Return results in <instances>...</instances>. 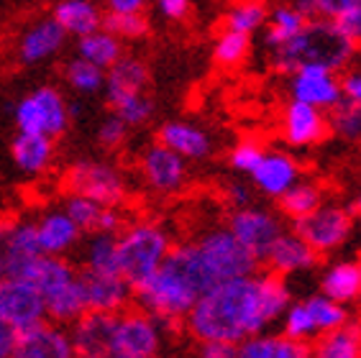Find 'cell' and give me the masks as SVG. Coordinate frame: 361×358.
<instances>
[{
	"instance_id": "55",
	"label": "cell",
	"mask_w": 361,
	"mask_h": 358,
	"mask_svg": "<svg viewBox=\"0 0 361 358\" xmlns=\"http://www.w3.org/2000/svg\"><path fill=\"white\" fill-rule=\"evenodd\" d=\"M108 11H113V13H144V0H111Z\"/></svg>"
},
{
	"instance_id": "2",
	"label": "cell",
	"mask_w": 361,
	"mask_h": 358,
	"mask_svg": "<svg viewBox=\"0 0 361 358\" xmlns=\"http://www.w3.org/2000/svg\"><path fill=\"white\" fill-rule=\"evenodd\" d=\"M354 51V44L343 39L331 21L307 18L302 31L292 42L274 49V64H277V69L292 72V75L302 67H320L336 75L338 69H343L351 62Z\"/></svg>"
},
{
	"instance_id": "25",
	"label": "cell",
	"mask_w": 361,
	"mask_h": 358,
	"mask_svg": "<svg viewBox=\"0 0 361 358\" xmlns=\"http://www.w3.org/2000/svg\"><path fill=\"white\" fill-rule=\"evenodd\" d=\"M77 268L72 266L64 256H39L31 266L23 271L21 279H26L31 287H36V292L42 297L51 295L54 290L64 287V284L75 282Z\"/></svg>"
},
{
	"instance_id": "37",
	"label": "cell",
	"mask_w": 361,
	"mask_h": 358,
	"mask_svg": "<svg viewBox=\"0 0 361 358\" xmlns=\"http://www.w3.org/2000/svg\"><path fill=\"white\" fill-rule=\"evenodd\" d=\"M279 202H282V213L290 221H300V218L315 213L323 205V192H320V187L313 185V182H298V185H292L279 197Z\"/></svg>"
},
{
	"instance_id": "44",
	"label": "cell",
	"mask_w": 361,
	"mask_h": 358,
	"mask_svg": "<svg viewBox=\"0 0 361 358\" xmlns=\"http://www.w3.org/2000/svg\"><path fill=\"white\" fill-rule=\"evenodd\" d=\"M103 213V207L95 205L92 200H85V197H77V195H70V200H67V207H64V215L80 228V233L82 230H90L95 233V226H97V218Z\"/></svg>"
},
{
	"instance_id": "29",
	"label": "cell",
	"mask_w": 361,
	"mask_h": 358,
	"mask_svg": "<svg viewBox=\"0 0 361 358\" xmlns=\"http://www.w3.org/2000/svg\"><path fill=\"white\" fill-rule=\"evenodd\" d=\"M320 295L338 304L354 302L361 295V268L356 261H338L328 268L320 282Z\"/></svg>"
},
{
	"instance_id": "26",
	"label": "cell",
	"mask_w": 361,
	"mask_h": 358,
	"mask_svg": "<svg viewBox=\"0 0 361 358\" xmlns=\"http://www.w3.org/2000/svg\"><path fill=\"white\" fill-rule=\"evenodd\" d=\"M51 18L64 34H75L80 39L95 34L103 23L100 8L95 3H87V0H62V3H56Z\"/></svg>"
},
{
	"instance_id": "14",
	"label": "cell",
	"mask_w": 361,
	"mask_h": 358,
	"mask_svg": "<svg viewBox=\"0 0 361 358\" xmlns=\"http://www.w3.org/2000/svg\"><path fill=\"white\" fill-rule=\"evenodd\" d=\"M116 315L85 312L77 323L67 328L75 358H111Z\"/></svg>"
},
{
	"instance_id": "54",
	"label": "cell",
	"mask_w": 361,
	"mask_h": 358,
	"mask_svg": "<svg viewBox=\"0 0 361 358\" xmlns=\"http://www.w3.org/2000/svg\"><path fill=\"white\" fill-rule=\"evenodd\" d=\"M16 338H18V333H16L13 328H8V325L0 320V358H13Z\"/></svg>"
},
{
	"instance_id": "22",
	"label": "cell",
	"mask_w": 361,
	"mask_h": 358,
	"mask_svg": "<svg viewBox=\"0 0 361 358\" xmlns=\"http://www.w3.org/2000/svg\"><path fill=\"white\" fill-rule=\"evenodd\" d=\"M36 226V241L42 248L44 256H64L80 241V228L64 215V210H54L47 213Z\"/></svg>"
},
{
	"instance_id": "24",
	"label": "cell",
	"mask_w": 361,
	"mask_h": 358,
	"mask_svg": "<svg viewBox=\"0 0 361 358\" xmlns=\"http://www.w3.org/2000/svg\"><path fill=\"white\" fill-rule=\"evenodd\" d=\"M159 144L169 152H174L180 159H202L210 154L208 133L192 123L172 121L159 128Z\"/></svg>"
},
{
	"instance_id": "12",
	"label": "cell",
	"mask_w": 361,
	"mask_h": 358,
	"mask_svg": "<svg viewBox=\"0 0 361 358\" xmlns=\"http://www.w3.org/2000/svg\"><path fill=\"white\" fill-rule=\"evenodd\" d=\"M42 256L36 241V226L23 221H0V279L23 276Z\"/></svg>"
},
{
	"instance_id": "16",
	"label": "cell",
	"mask_w": 361,
	"mask_h": 358,
	"mask_svg": "<svg viewBox=\"0 0 361 358\" xmlns=\"http://www.w3.org/2000/svg\"><path fill=\"white\" fill-rule=\"evenodd\" d=\"M13 358H75L70 333L62 325L44 323L18 333Z\"/></svg>"
},
{
	"instance_id": "15",
	"label": "cell",
	"mask_w": 361,
	"mask_h": 358,
	"mask_svg": "<svg viewBox=\"0 0 361 358\" xmlns=\"http://www.w3.org/2000/svg\"><path fill=\"white\" fill-rule=\"evenodd\" d=\"M290 92L295 103L310 105L315 111H331L343 100L341 95V80L320 67H302L292 75Z\"/></svg>"
},
{
	"instance_id": "51",
	"label": "cell",
	"mask_w": 361,
	"mask_h": 358,
	"mask_svg": "<svg viewBox=\"0 0 361 358\" xmlns=\"http://www.w3.org/2000/svg\"><path fill=\"white\" fill-rule=\"evenodd\" d=\"M341 95H343V100L361 103V69H351V72L343 75V80H341Z\"/></svg>"
},
{
	"instance_id": "28",
	"label": "cell",
	"mask_w": 361,
	"mask_h": 358,
	"mask_svg": "<svg viewBox=\"0 0 361 358\" xmlns=\"http://www.w3.org/2000/svg\"><path fill=\"white\" fill-rule=\"evenodd\" d=\"M11 154L18 169L26 174H42L51 164L54 156V144L47 136H31V133H18L11 144Z\"/></svg>"
},
{
	"instance_id": "33",
	"label": "cell",
	"mask_w": 361,
	"mask_h": 358,
	"mask_svg": "<svg viewBox=\"0 0 361 358\" xmlns=\"http://www.w3.org/2000/svg\"><path fill=\"white\" fill-rule=\"evenodd\" d=\"M310 358H361V328L348 323L320 335Z\"/></svg>"
},
{
	"instance_id": "42",
	"label": "cell",
	"mask_w": 361,
	"mask_h": 358,
	"mask_svg": "<svg viewBox=\"0 0 361 358\" xmlns=\"http://www.w3.org/2000/svg\"><path fill=\"white\" fill-rule=\"evenodd\" d=\"M282 333H285L287 340H295V343H302V345L318 335L313 320H310L302 302H290V307L282 315Z\"/></svg>"
},
{
	"instance_id": "18",
	"label": "cell",
	"mask_w": 361,
	"mask_h": 358,
	"mask_svg": "<svg viewBox=\"0 0 361 358\" xmlns=\"http://www.w3.org/2000/svg\"><path fill=\"white\" fill-rule=\"evenodd\" d=\"M141 169H144V177L149 179V185L159 192L177 190L185 182V174H188L185 159L164 149L161 144H154L146 149L144 159H141Z\"/></svg>"
},
{
	"instance_id": "8",
	"label": "cell",
	"mask_w": 361,
	"mask_h": 358,
	"mask_svg": "<svg viewBox=\"0 0 361 358\" xmlns=\"http://www.w3.org/2000/svg\"><path fill=\"white\" fill-rule=\"evenodd\" d=\"M67 123H70L67 103L54 87H39L34 95H26L16 105L18 133L54 138L67 128Z\"/></svg>"
},
{
	"instance_id": "32",
	"label": "cell",
	"mask_w": 361,
	"mask_h": 358,
	"mask_svg": "<svg viewBox=\"0 0 361 358\" xmlns=\"http://www.w3.org/2000/svg\"><path fill=\"white\" fill-rule=\"evenodd\" d=\"M77 51H80L77 59H82V62L92 64V67H97V69H103V72L111 69L113 64L123 56L121 42L116 36L105 34L103 28H97L95 34H90V36H82L80 44H77Z\"/></svg>"
},
{
	"instance_id": "45",
	"label": "cell",
	"mask_w": 361,
	"mask_h": 358,
	"mask_svg": "<svg viewBox=\"0 0 361 358\" xmlns=\"http://www.w3.org/2000/svg\"><path fill=\"white\" fill-rule=\"evenodd\" d=\"M249 36L243 34H233V31H223L216 42V59L221 64H238L243 56L249 54Z\"/></svg>"
},
{
	"instance_id": "31",
	"label": "cell",
	"mask_w": 361,
	"mask_h": 358,
	"mask_svg": "<svg viewBox=\"0 0 361 358\" xmlns=\"http://www.w3.org/2000/svg\"><path fill=\"white\" fill-rule=\"evenodd\" d=\"M307 345L287 340L285 335H251L238 343V358H307Z\"/></svg>"
},
{
	"instance_id": "46",
	"label": "cell",
	"mask_w": 361,
	"mask_h": 358,
	"mask_svg": "<svg viewBox=\"0 0 361 358\" xmlns=\"http://www.w3.org/2000/svg\"><path fill=\"white\" fill-rule=\"evenodd\" d=\"M264 149L254 141H241V144L231 152V166L236 169V172H243V174H254L257 172V166L262 164V159H264Z\"/></svg>"
},
{
	"instance_id": "4",
	"label": "cell",
	"mask_w": 361,
	"mask_h": 358,
	"mask_svg": "<svg viewBox=\"0 0 361 358\" xmlns=\"http://www.w3.org/2000/svg\"><path fill=\"white\" fill-rule=\"evenodd\" d=\"M133 300L141 312L154 317L159 325H174L185 323V317L190 315L200 297L174 268L161 264L157 274L133 290Z\"/></svg>"
},
{
	"instance_id": "41",
	"label": "cell",
	"mask_w": 361,
	"mask_h": 358,
	"mask_svg": "<svg viewBox=\"0 0 361 358\" xmlns=\"http://www.w3.org/2000/svg\"><path fill=\"white\" fill-rule=\"evenodd\" d=\"M105 34L116 36V39H139L149 31V21L144 13H103V23H100Z\"/></svg>"
},
{
	"instance_id": "21",
	"label": "cell",
	"mask_w": 361,
	"mask_h": 358,
	"mask_svg": "<svg viewBox=\"0 0 361 358\" xmlns=\"http://www.w3.org/2000/svg\"><path fill=\"white\" fill-rule=\"evenodd\" d=\"M254 185L269 197H282L292 185L300 182V166L295 164V159L287 156L282 152L264 154L262 164L257 166V172L251 174Z\"/></svg>"
},
{
	"instance_id": "50",
	"label": "cell",
	"mask_w": 361,
	"mask_h": 358,
	"mask_svg": "<svg viewBox=\"0 0 361 358\" xmlns=\"http://www.w3.org/2000/svg\"><path fill=\"white\" fill-rule=\"evenodd\" d=\"M200 358H238V345L223 340H205L200 343Z\"/></svg>"
},
{
	"instance_id": "11",
	"label": "cell",
	"mask_w": 361,
	"mask_h": 358,
	"mask_svg": "<svg viewBox=\"0 0 361 358\" xmlns=\"http://www.w3.org/2000/svg\"><path fill=\"white\" fill-rule=\"evenodd\" d=\"M228 230L259 264L267 259L271 243L285 233V228H282L277 215H271L264 207H254V205L236 210V213L231 215Z\"/></svg>"
},
{
	"instance_id": "27",
	"label": "cell",
	"mask_w": 361,
	"mask_h": 358,
	"mask_svg": "<svg viewBox=\"0 0 361 358\" xmlns=\"http://www.w3.org/2000/svg\"><path fill=\"white\" fill-rule=\"evenodd\" d=\"M44 310H47L49 323L62 325V328H70L72 323H77L87 312L77 276L75 282L64 284V287H59V290H54L51 295L44 297Z\"/></svg>"
},
{
	"instance_id": "43",
	"label": "cell",
	"mask_w": 361,
	"mask_h": 358,
	"mask_svg": "<svg viewBox=\"0 0 361 358\" xmlns=\"http://www.w3.org/2000/svg\"><path fill=\"white\" fill-rule=\"evenodd\" d=\"M67 80H70V85L77 90V92H82V95H95V92H100L105 85V72L103 69L92 67V64L82 62V59H75V62H70V67H67Z\"/></svg>"
},
{
	"instance_id": "13",
	"label": "cell",
	"mask_w": 361,
	"mask_h": 358,
	"mask_svg": "<svg viewBox=\"0 0 361 358\" xmlns=\"http://www.w3.org/2000/svg\"><path fill=\"white\" fill-rule=\"evenodd\" d=\"M77 282L82 290L87 312L118 315V312L128 310V302L133 300V290L123 282L121 274H95V271L80 268Z\"/></svg>"
},
{
	"instance_id": "38",
	"label": "cell",
	"mask_w": 361,
	"mask_h": 358,
	"mask_svg": "<svg viewBox=\"0 0 361 358\" xmlns=\"http://www.w3.org/2000/svg\"><path fill=\"white\" fill-rule=\"evenodd\" d=\"M305 310L307 315H310V320H313L315 331L318 333H334L338 331V328H343V325H348V312L343 304L334 302V300H328V297L323 295H313L307 297L305 302Z\"/></svg>"
},
{
	"instance_id": "30",
	"label": "cell",
	"mask_w": 361,
	"mask_h": 358,
	"mask_svg": "<svg viewBox=\"0 0 361 358\" xmlns=\"http://www.w3.org/2000/svg\"><path fill=\"white\" fill-rule=\"evenodd\" d=\"M64 39L67 34L56 26L54 18H44L34 28H28L26 36L21 39V59L23 62H42L62 49Z\"/></svg>"
},
{
	"instance_id": "53",
	"label": "cell",
	"mask_w": 361,
	"mask_h": 358,
	"mask_svg": "<svg viewBox=\"0 0 361 358\" xmlns=\"http://www.w3.org/2000/svg\"><path fill=\"white\" fill-rule=\"evenodd\" d=\"M121 215L111 207H103V213L97 218V226H95V233H108V235H116L121 230Z\"/></svg>"
},
{
	"instance_id": "7",
	"label": "cell",
	"mask_w": 361,
	"mask_h": 358,
	"mask_svg": "<svg viewBox=\"0 0 361 358\" xmlns=\"http://www.w3.org/2000/svg\"><path fill=\"white\" fill-rule=\"evenodd\" d=\"M351 230H354V213L343 205H320L315 213L292 221V233L313 248L315 254L343 246Z\"/></svg>"
},
{
	"instance_id": "48",
	"label": "cell",
	"mask_w": 361,
	"mask_h": 358,
	"mask_svg": "<svg viewBox=\"0 0 361 358\" xmlns=\"http://www.w3.org/2000/svg\"><path fill=\"white\" fill-rule=\"evenodd\" d=\"M152 111H154L152 100H149L146 95H139V97L126 100L123 105H118V108H116V116H118L126 125H141L149 121Z\"/></svg>"
},
{
	"instance_id": "23",
	"label": "cell",
	"mask_w": 361,
	"mask_h": 358,
	"mask_svg": "<svg viewBox=\"0 0 361 358\" xmlns=\"http://www.w3.org/2000/svg\"><path fill=\"white\" fill-rule=\"evenodd\" d=\"M326 116L310 105L292 100L285 111V138L292 146H310L326 136Z\"/></svg>"
},
{
	"instance_id": "1",
	"label": "cell",
	"mask_w": 361,
	"mask_h": 358,
	"mask_svg": "<svg viewBox=\"0 0 361 358\" xmlns=\"http://www.w3.org/2000/svg\"><path fill=\"white\" fill-rule=\"evenodd\" d=\"M185 325L200 343L223 340L238 345L251 335H262L269 325L262 315L257 276L216 284L195 302Z\"/></svg>"
},
{
	"instance_id": "39",
	"label": "cell",
	"mask_w": 361,
	"mask_h": 358,
	"mask_svg": "<svg viewBox=\"0 0 361 358\" xmlns=\"http://www.w3.org/2000/svg\"><path fill=\"white\" fill-rule=\"evenodd\" d=\"M328 131H334L338 138L346 141H361V103L341 100L326 116Z\"/></svg>"
},
{
	"instance_id": "58",
	"label": "cell",
	"mask_w": 361,
	"mask_h": 358,
	"mask_svg": "<svg viewBox=\"0 0 361 358\" xmlns=\"http://www.w3.org/2000/svg\"><path fill=\"white\" fill-rule=\"evenodd\" d=\"M359 268H361V264H359ZM359 297H361V295H359Z\"/></svg>"
},
{
	"instance_id": "40",
	"label": "cell",
	"mask_w": 361,
	"mask_h": 358,
	"mask_svg": "<svg viewBox=\"0 0 361 358\" xmlns=\"http://www.w3.org/2000/svg\"><path fill=\"white\" fill-rule=\"evenodd\" d=\"M267 8L262 3H238L226 13V31H233V34L251 36L254 31L267 23Z\"/></svg>"
},
{
	"instance_id": "6",
	"label": "cell",
	"mask_w": 361,
	"mask_h": 358,
	"mask_svg": "<svg viewBox=\"0 0 361 358\" xmlns=\"http://www.w3.org/2000/svg\"><path fill=\"white\" fill-rule=\"evenodd\" d=\"M67 187L72 195L92 200L100 207H111L126 200V185L118 169L105 161H95V159H82L67 172Z\"/></svg>"
},
{
	"instance_id": "34",
	"label": "cell",
	"mask_w": 361,
	"mask_h": 358,
	"mask_svg": "<svg viewBox=\"0 0 361 358\" xmlns=\"http://www.w3.org/2000/svg\"><path fill=\"white\" fill-rule=\"evenodd\" d=\"M307 23L305 13L298 11L295 6H279L271 11L269 16V26H267L264 42L267 47L274 51V49L285 47L287 42H292L295 36L302 31V26Z\"/></svg>"
},
{
	"instance_id": "57",
	"label": "cell",
	"mask_w": 361,
	"mask_h": 358,
	"mask_svg": "<svg viewBox=\"0 0 361 358\" xmlns=\"http://www.w3.org/2000/svg\"><path fill=\"white\" fill-rule=\"evenodd\" d=\"M351 213H359V218H361V192H359V197H356V202H354V210Z\"/></svg>"
},
{
	"instance_id": "19",
	"label": "cell",
	"mask_w": 361,
	"mask_h": 358,
	"mask_svg": "<svg viewBox=\"0 0 361 358\" xmlns=\"http://www.w3.org/2000/svg\"><path fill=\"white\" fill-rule=\"evenodd\" d=\"M164 264H167L169 268H174V271L197 292V297H202L205 292H210L218 284V279L208 268L205 259H202L197 243H180V246H172L167 259H164Z\"/></svg>"
},
{
	"instance_id": "3",
	"label": "cell",
	"mask_w": 361,
	"mask_h": 358,
	"mask_svg": "<svg viewBox=\"0 0 361 358\" xmlns=\"http://www.w3.org/2000/svg\"><path fill=\"white\" fill-rule=\"evenodd\" d=\"M116 243H118V274L131 290L141 287L149 276L159 271L172 248L167 230L157 223H136L126 228Z\"/></svg>"
},
{
	"instance_id": "35",
	"label": "cell",
	"mask_w": 361,
	"mask_h": 358,
	"mask_svg": "<svg viewBox=\"0 0 361 358\" xmlns=\"http://www.w3.org/2000/svg\"><path fill=\"white\" fill-rule=\"evenodd\" d=\"M118 235L92 233L85 246V266L95 274H118Z\"/></svg>"
},
{
	"instance_id": "10",
	"label": "cell",
	"mask_w": 361,
	"mask_h": 358,
	"mask_svg": "<svg viewBox=\"0 0 361 358\" xmlns=\"http://www.w3.org/2000/svg\"><path fill=\"white\" fill-rule=\"evenodd\" d=\"M0 320L16 333H23L44 323L47 320L44 297L21 276L0 279Z\"/></svg>"
},
{
	"instance_id": "56",
	"label": "cell",
	"mask_w": 361,
	"mask_h": 358,
	"mask_svg": "<svg viewBox=\"0 0 361 358\" xmlns=\"http://www.w3.org/2000/svg\"><path fill=\"white\" fill-rule=\"evenodd\" d=\"M228 197L231 202L236 205V210H243V207H249L251 205V195H249V187H243V185H231L228 187Z\"/></svg>"
},
{
	"instance_id": "36",
	"label": "cell",
	"mask_w": 361,
	"mask_h": 358,
	"mask_svg": "<svg viewBox=\"0 0 361 358\" xmlns=\"http://www.w3.org/2000/svg\"><path fill=\"white\" fill-rule=\"evenodd\" d=\"M259 284V302H262V315H264L267 325L277 323L279 317L285 315L290 307V290L282 276L277 274H262L257 276Z\"/></svg>"
},
{
	"instance_id": "52",
	"label": "cell",
	"mask_w": 361,
	"mask_h": 358,
	"mask_svg": "<svg viewBox=\"0 0 361 358\" xmlns=\"http://www.w3.org/2000/svg\"><path fill=\"white\" fill-rule=\"evenodd\" d=\"M159 13L169 21H182L185 16L190 13V3L188 0H159Z\"/></svg>"
},
{
	"instance_id": "9",
	"label": "cell",
	"mask_w": 361,
	"mask_h": 358,
	"mask_svg": "<svg viewBox=\"0 0 361 358\" xmlns=\"http://www.w3.org/2000/svg\"><path fill=\"white\" fill-rule=\"evenodd\" d=\"M161 348V325L141 310H123L116 315L113 356L157 358Z\"/></svg>"
},
{
	"instance_id": "49",
	"label": "cell",
	"mask_w": 361,
	"mask_h": 358,
	"mask_svg": "<svg viewBox=\"0 0 361 358\" xmlns=\"http://www.w3.org/2000/svg\"><path fill=\"white\" fill-rule=\"evenodd\" d=\"M126 133H128V125L121 121L116 113L113 116H108L100 123V131H97V138H100V144L108 146V149H113V146H121L126 141Z\"/></svg>"
},
{
	"instance_id": "20",
	"label": "cell",
	"mask_w": 361,
	"mask_h": 358,
	"mask_svg": "<svg viewBox=\"0 0 361 358\" xmlns=\"http://www.w3.org/2000/svg\"><path fill=\"white\" fill-rule=\"evenodd\" d=\"M315 261H318V254H315L313 248L300 241L295 233H287V230L271 243L269 254L264 259V264L269 266V274L277 276L305 271V268L315 266Z\"/></svg>"
},
{
	"instance_id": "47",
	"label": "cell",
	"mask_w": 361,
	"mask_h": 358,
	"mask_svg": "<svg viewBox=\"0 0 361 358\" xmlns=\"http://www.w3.org/2000/svg\"><path fill=\"white\" fill-rule=\"evenodd\" d=\"M331 23L338 28V34L343 39H348L356 47L361 42V0H351L346 11L341 16H336Z\"/></svg>"
},
{
	"instance_id": "5",
	"label": "cell",
	"mask_w": 361,
	"mask_h": 358,
	"mask_svg": "<svg viewBox=\"0 0 361 358\" xmlns=\"http://www.w3.org/2000/svg\"><path fill=\"white\" fill-rule=\"evenodd\" d=\"M202 259L213 271V276L221 282H236V279H249L257 276L259 261L233 238L228 228H213L197 241Z\"/></svg>"
},
{
	"instance_id": "17",
	"label": "cell",
	"mask_w": 361,
	"mask_h": 358,
	"mask_svg": "<svg viewBox=\"0 0 361 358\" xmlns=\"http://www.w3.org/2000/svg\"><path fill=\"white\" fill-rule=\"evenodd\" d=\"M146 82H149V69H146V64L141 59H136V56H121L118 62L105 72L103 90L105 95H108L111 108L116 111L126 100L144 95Z\"/></svg>"
}]
</instances>
